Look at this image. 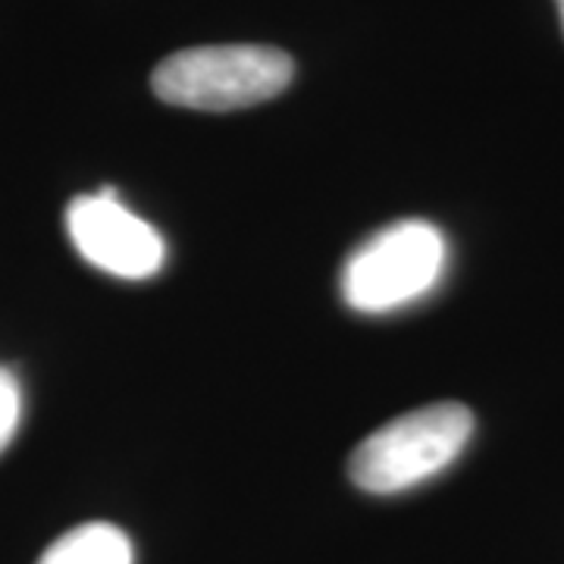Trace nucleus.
I'll use <instances>...</instances> for the list:
<instances>
[{"label": "nucleus", "mask_w": 564, "mask_h": 564, "mask_svg": "<svg viewBox=\"0 0 564 564\" xmlns=\"http://www.w3.org/2000/svg\"><path fill=\"white\" fill-rule=\"evenodd\" d=\"M295 76L292 57L270 44H204L170 54L151 88L163 104L226 113L282 95Z\"/></svg>", "instance_id": "f257e3e1"}, {"label": "nucleus", "mask_w": 564, "mask_h": 564, "mask_svg": "<svg viewBox=\"0 0 564 564\" xmlns=\"http://www.w3.org/2000/svg\"><path fill=\"white\" fill-rule=\"evenodd\" d=\"M474 433V414L462 402L423 404L370 433L348 462L351 484L392 496L436 477L464 452Z\"/></svg>", "instance_id": "f03ea898"}, {"label": "nucleus", "mask_w": 564, "mask_h": 564, "mask_svg": "<svg viewBox=\"0 0 564 564\" xmlns=\"http://www.w3.org/2000/svg\"><path fill=\"white\" fill-rule=\"evenodd\" d=\"M448 245L440 226L399 220L373 232L343 267V299L361 314H389L430 295L445 273Z\"/></svg>", "instance_id": "7ed1b4c3"}, {"label": "nucleus", "mask_w": 564, "mask_h": 564, "mask_svg": "<svg viewBox=\"0 0 564 564\" xmlns=\"http://www.w3.org/2000/svg\"><path fill=\"white\" fill-rule=\"evenodd\" d=\"M66 232L82 261L120 280H148L161 273L166 245L161 232L135 217L120 202V192L104 185L95 195H79L66 207Z\"/></svg>", "instance_id": "20e7f679"}, {"label": "nucleus", "mask_w": 564, "mask_h": 564, "mask_svg": "<svg viewBox=\"0 0 564 564\" xmlns=\"http://www.w3.org/2000/svg\"><path fill=\"white\" fill-rule=\"evenodd\" d=\"M132 543L120 527L104 524H82L63 533L61 540L44 549L39 564H132Z\"/></svg>", "instance_id": "39448f33"}, {"label": "nucleus", "mask_w": 564, "mask_h": 564, "mask_svg": "<svg viewBox=\"0 0 564 564\" xmlns=\"http://www.w3.org/2000/svg\"><path fill=\"white\" fill-rule=\"evenodd\" d=\"M20 417H22L20 380H17L7 367H0V452L13 443L17 426H20Z\"/></svg>", "instance_id": "423d86ee"}, {"label": "nucleus", "mask_w": 564, "mask_h": 564, "mask_svg": "<svg viewBox=\"0 0 564 564\" xmlns=\"http://www.w3.org/2000/svg\"><path fill=\"white\" fill-rule=\"evenodd\" d=\"M558 3V13H562V22H564V0H555Z\"/></svg>", "instance_id": "0eeeda50"}]
</instances>
